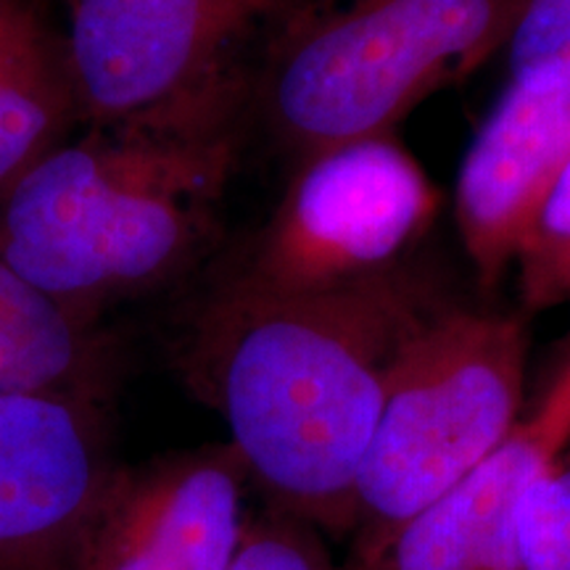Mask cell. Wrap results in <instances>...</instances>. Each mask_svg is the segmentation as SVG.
Instances as JSON below:
<instances>
[{
    "label": "cell",
    "instance_id": "cell-1",
    "mask_svg": "<svg viewBox=\"0 0 570 570\" xmlns=\"http://www.w3.org/2000/svg\"><path fill=\"white\" fill-rule=\"evenodd\" d=\"M441 306L407 265L315 294L230 275L183 320L173 365L223 417L267 510L344 539L391 367Z\"/></svg>",
    "mask_w": 570,
    "mask_h": 570
},
{
    "label": "cell",
    "instance_id": "cell-2",
    "mask_svg": "<svg viewBox=\"0 0 570 570\" xmlns=\"http://www.w3.org/2000/svg\"><path fill=\"white\" fill-rule=\"evenodd\" d=\"M240 104L88 127L0 198V262L88 327L202 259L238 156Z\"/></svg>",
    "mask_w": 570,
    "mask_h": 570
},
{
    "label": "cell",
    "instance_id": "cell-3",
    "mask_svg": "<svg viewBox=\"0 0 570 570\" xmlns=\"http://www.w3.org/2000/svg\"><path fill=\"white\" fill-rule=\"evenodd\" d=\"M529 331L515 315L449 306L391 367L354 487L352 568L497 452L523 420Z\"/></svg>",
    "mask_w": 570,
    "mask_h": 570
},
{
    "label": "cell",
    "instance_id": "cell-4",
    "mask_svg": "<svg viewBox=\"0 0 570 570\" xmlns=\"http://www.w3.org/2000/svg\"><path fill=\"white\" fill-rule=\"evenodd\" d=\"M529 0H344L298 21L262 80L269 130L298 159L391 135L428 96L508 48Z\"/></svg>",
    "mask_w": 570,
    "mask_h": 570
},
{
    "label": "cell",
    "instance_id": "cell-5",
    "mask_svg": "<svg viewBox=\"0 0 570 570\" xmlns=\"http://www.w3.org/2000/svg\"><path fill=\"white\" fill-rule=\"evenodd\" d=\"M441 196L391 135L298 159L288 188L233 277L269 294H315L404 267Z\"/></svg>",
    "mask_w": 570,
    "mask_h": 570
},
{
    "label": "cell",
    "instance_id": "cell-6",
    "mask_svg": "<svg viewBox=\"0 0 570 570\" xmlns=\"http://www.w3.org/2000/svg\"><path fill=\"white\" fill-rule=\"evenodd\" d=\"M63 35L80 125L240 104V51L269 0H69Z\"/></svg>",
    "mask_w": 570,
    "mask_h": 570
},
{
    "label": "cell",
    "instance_id": "cell-7",
    "mask_svg": "<svg viewBox=\"0 0 570 570\" xmlns=\"http://www.w3.org/2000/svg\"><path fill=\"white\" fill-rule=\"evenodd\" d=\"M117 468L109 399L0 394V570H75Z\"/></svg>",
    "mask_w": 570,
    "mask_h": 570
},
{
    "label": "cell",
    "instance_id": "cell-8",
    "mask_svg": "<svg viewBox=\"0 0 570 570\" xmlns=\"http://www.w3.org/2000/svg\"><path fill=\"white\" fill-rule=\"evenodd\" d=\"M252 489L230 444L119 465L88 541L127 570H233L254 520Z\"/></svg>",
    "mask_w": 570,
    "mask_h": 570
},
{
    "label": "cell",
    "instance_id": "cell-9",
    "mask_svg": "<svg viewBox=\"0 0 570 570\" xmlns=\"http://www.w3.org/2000/svg\"><path fill=\"white\" fill-rule=\"evenodd\" d=\"M570 156V75H510L462 159L454 214L481 283H499Z\"/></svg>",
    "mask_w": 570,
    "mask_h": 570
},
{
    "label": "cell",
    "instance_id": "cell-10",
    "mask_svg": "<svg viewBox=\"0 0 570 570\" xmlns=\"http://www.w3.org/2000/svg\"><path fill=\"white\" fill-rule=\"evenodd\" d=\"M568 441L566 420L537 404L497 452L412 518L365 570H523L518 502Z\"/></svg>",
    "mask_w": 570,
    "mask_h": 570
},
{
    "label": "cell",
    "instance_id": "cell-11",
    "mask_svg": "<svg viewBox=\"0 0 570 570\" xmlns=\"http://www.w3.org/2000/svg\"><path fill=\"white\" fill-rule=\"evenodd\" d=\"M77 125L63 38L35 0H0V198Z\"/></svg>",
    "mask_w": 570,
    "mask_h": 570
},
{
    "label": "cell",
    "instance_id": "cell-12",
    "mask_svg": "<svg viewBox=\"0 0 570 570\" xmlns=\"http://www.w3.org/2000/svg\"><path fill=\"white\" fill-rule=\"evenodd\" d=\"M119 356L101 327L63 315L0 262V394L77 391L111 399Z\"/></svg>",
    "mask_w": 570,
    "mask_h": 570
},
{
    "label": "cell",
    "instance_id": "cell-13",
    "mask_svg": "<svg viewBox=\"0 0 570 570\" xmlns=\"http://www.w3.org/2000/svg\"><path fill=\"white\" fill-rule=\"evenodd\" d=\"M515 267L525 309L544 312L570 304V156L520 240Z\"/></svg>",
    "mask_w": 570,
    "mask_h": 570
},
{
    "label": "cell",
    "instance_id": "cell-14",
    "mask_svg": "<svg viewBox=\"0 0 570 570\" xmlns=\"http://www.w3.org/2000/svg\"><path fill=\"white\" fill-rule=\"evenodd\" d=\"M515 520L523 570H570V465L562 458L523 491Z\"/></svg>",
    "mask_w": 570,
    "mask_h": 570
},
{
    "label": "cell",
    "instance_id": "cell-15",
    "mask_svg": "<svg viewBox=\"0 0 570 570\" xmlns=\"http://www.w3.org/2000/svg\"><path fill=\"white\" fill-rule=\"evenodd\" d=\"M233 570H336V562L317 529L265 510L254 515Z\"/></svg>",
    "mask_w": 570,
    "mask_h": 570
},
{
    "label": "cell",
    "instance_id": "cell-16",
    "mask_svg": "<svg viewBox=\"0 0 570 570\" xmlns=\"http://www.w3.org/2000/svg\"><path fill=\"white\" fill-rule=\"evenodd\" d=\"M510 75H570V0H529L508 40Z\"/></svg>",
    "mask_w": 570,
    "mask_h": 570
},
{
    "label": "cell",
    "instance_id": "cell-17",
    "mask_svg": "<svg viewBox=\"0 0 570 570\" xmlns=\"http://www.w3.org/2000/svg\"><path fill=\"white\" fill-rule=\"evenodd\" d=\"M550 402L554 410H560L562 415L570 417V341H568V348L566 354H562L558 370H554V375L550 377V383H547V391L541 394V402Z\"/></svg>",
    "mask_w": 570,
    "mask_h": 570
},
{
    "label": "cell",
    "instance_id": "cell-18",
    "mask_svg": "<svg viewBox=\"0 0 570 570\" xmlns=\"http://www.w3.org/2000/svg\"><path fill=\"white\" fill-rule=\"evenodd\" d=\"M269 3L275 6V11L281 13V11H288V9H296V6H302L304 0H269Z\"/></svg>",
    "mask_w": 570,
    "mask_h": 570
},
{
    "label": "cell",
    "instance_id": "cell-19",
    "mask_svg": "<svg viewBox=\"0 0 570 570\" xmlns=\"http://www.w3.org/2000/svg\"><path fill=\"white\" fill-rule=\"evenodd\" d=\"M336 570H354V568H352V566H346V568H338V566H336Z\"/></svg>",
    "mask_w": 570,
    "mask_h": 570
},
{
    "label": "cell",
    "instance_id": "cell-20",
    "mask_svg": "<svg viewBox=\"0 0 570 570\" xmlns=\"http://www.w3.org/2000/svg\"><path fill=\"white\" fill-rule=\"evenodd\" d=\"M67 3H69V0H67Z\"/></svg>",
    "mask_w": 570,
    "mask_h": 570
}]
</instances>
